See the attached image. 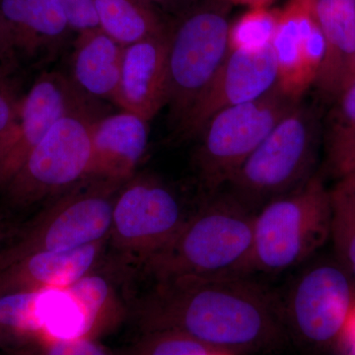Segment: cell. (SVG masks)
Returning a JSON list of instances; mask_svg holds the SVG:
<instances>
[{
	"label": "cell",
	"mask_w": 355,
	"mask_h": 355,
	"mask_svg": "<svg viewBox=\"0 0 355 355\" xmlns=\"http://www.w3.org/2000/svg\"><path fill=\"white\" fill-rule=\"evenodd\" d=\"M330 190L315 173L263 205L254 228V273H279L309 260L331 238Z\"/></svg>",
	"instance_id": "5"
},
{
	"label": "cell",
	"mask_w": 355,
	"mask_h": 355,
	"mask_svg": "<svg viewBox=\"0 0 355 355\" xmlns=\"http://www.w3.org/2000/svg\"><path fill=\"white\" fill-rule=\"evenodd\" d=\"M280 301L284 324L301 342L321 347L343 334L355 286L338 260L317 261L298 273Z\"/></svg>",
	"instance_id": "10"
},
{
	"label": "cell",
	"mask_w": 355,
	"mask_h": 355,
	"mask_svg": "<svg viewBox=\"0 0 355 355\" xmlns=\"http://www.w3.org/2000/svg\"><path fill=\"white\" fill-rule=\"evenodd\" d=\"M319 139L317 109L299 102L243 163L226 191L258 212L315 174Z\"/></svg>",
	"instance_id": "4"
},
{
	"label": "cell",
	"mask_w": 355,
	"mask_h": 355,
	"mask_svg": "<svg viewBox=\"0 0 355 355\" xmlns=\"http://www.w3.org/2000/svg\"><path fill=\"white\" fill-rule=\"evenodd\" d=\"M277 85V60L272 44L256 51L230 50L177 128L178 133L183 139L197 137L218 112L258 99Z\"/></svg>",
	"instance_id": "11"
},
{
	"label": "cell",
	"mask_w": 355,
	"mask_h": 355,
	"mask_svg": "<svg viewBox=\"0 0 355 355\" xmlns=\"http://www.w3.org/2000/svg\"><path fill=\"white\" fill-rule=\"evenodd\" d=\"M65 289L83 313L89 338L96 340L125 316V306L113 284L102 275L89 273Z\"/></svg>",
	"instance_id": "21"
},
{
	"label": "cell",
	"mask_w": 355,
	"mask_h": 355,
	"mask_svg": "<svg viewBox=\"0 0 355 355\" xmlns=\"http://www.w3.org/2000/svg\"><path fill=\"white\" fill-rule=\"evenodd\" d=\"M256 214L227 191H217L137 270L154 282L249 277L254 273Z\"/></svg>",
	"instance_id": "2"
},
{
	"label": "cell",
	"mask_w": 355,
	"mask_h": 355,
	"mask_svg": "<svg viewBox=\"0 0 355 355\" xmlns=\"http://www.w3.org/2000/svg\"><path fill=\"white\" fill-rule=\"evenodd\" d=\"M93 114H69L51 128L2 190L14 209L58 197L85 179L91 158Z\"/></svg>",
	"instance_id": "8"
},
{
	"label": "cell",
	"mask_w": 355,
	"mask_h": 355,
	"mask_svg": "<svg viewBox=\"0 0 355 355\" xmlns=\"http://www.w3.org/2000/svg\"><path fill=\"white\" fill-rule=\"evenodd\" d=\"M354 79H355V62H354V72H352V79H350L349 83H352V81H354ZM349 84H347V85H349Z\"/></svg>",
	"instance_id": "36"
},
{
	"label": "cell",
	"mask_w": 355,
	"mask_h": 355,
	"mask_svg": "<svg viewBox=\"0 0 355 355\" xmlns=\"http://www.w3.org/2000/svg\"><path fill=\"white\" fill-rule=\"evenodd\" d=\"M123 182L87 177L44 207L0 247V270L28 254L62 252L109 238Z\"/></svg>",
	"instance_id": "3"
},
{
	"label": "cell",
	"mask_w": 355,
	"mask_h": 355,
	"mask_svg": "<svg viewBox=\"0 0 355 355\" xmlns=\"http://www.w3.org/2000/svg\"><path fill=\"white\" fill-rule=\"evenodd\" d=\"M153 1L159 2V3L165 4V6H170V4L176 3L178 0H153Z\"/></svg>",
	"instance_id": "34"
},
{
	"label": "cell",
	"mask_w": 355,
	"mask_h": 355,
	"mask_svg": "<svg viewBox=\"0 0 355 355\" xmlns=\"http://www.w3.org/2000/svg\"><path fill=\"white\" fill-rule=\"evenodd\" d=\"M331 104L324 153L327 172L338 181L355 172V79Z\"/></svg>",
	"instance_id": "20"
},
{
	"label": "cell",
	"mask_w": 355,
	"mask_h": 355,
	"mask_svg": "<svg viewBox=\"0 0 355 355\" xmlns=\"http://www.w3.org/2000/svg\"><path fill=\"white\" fill-rule=\"evenodd\" d=\"M28 27L40 41L60 38L69 27L58 0H26Z\"/></svg>",
	"instance_id": "26"
},
{
	"label": "cell",
	"mask_w": 355,
	"mask_h": 355,
	"mask_svg": "<svg viewBox=\"0 0 355 355\" xmlns=\"http://www.w3.org/2000/svg\"><path fill=\"white\" fill-rule=\"evenodd\" d=\"M212 355H227V354H220V352H214V354H212Z\"/></svg>",
	"instance_id": "37"
},
{
	"label": "cell",
	"mask_w": 355,
	"mask_h": 355,
	"mask_svg": "<svg viewBox=\"0 0 355 355\" xmlns=\"http://www.w3.org/2000/svg\"><path fill=\"white\" fill-rule=\"evenodd\" d=\"M279 10L250 9L229 30L230 50L256 51L272 44Z\"/></svg>",
	"instance_id": "24"
},
{
	"label": "cell",
	"mask_w": 355,
	"mask_h": 355,
	"mask_svg": "<svg viewBox=\"0 0 355 355\" xmlns=\"http://www.w3.org/2000/svg\"><path fill=\"white\" fill-rule=\"evenodd\" d=\"M84 94L73 81L58 72H44L25 95L21 108L18 135L0 162V189L15 175L51 128L73 114H92Z\"/></svg>",
	"instance_id": "12"
},
{
	"label": "cell",
	"mask_w": 355,
	"mask_h": 355,
	"mask_svg": "<svg viewBox=\"0 0 355 355\" xmlns=\"http://www.w3.org/2000/svg\"><path fill=\"white\" fill-rule=\"evenodd\" d=\"M125 46L102 29L80 32L72 53L73 83L85 94L116 105Z\"/></svg>",
	"instance_id": "17"
},
{
	"label": "cell",
	"mask_w": 355,
	"mask_h": 355,
	"mask_svg": "<svg viewBox=\"0 0 355 355\" xmlns=\"http://www.w3.org/2000/svg\"><path fill=\"white\" fill-rule=\"evenodd\" d=\"M51 291L0 293V350L34 345L43 338Z\"/></svg>",
	"instance_id": "19"
},
{
	"label": "cell",
	"mask_w": 355,
	"mask_h": 355,
	"mask_svg": "<svg viewBox=\"0 0 355 355\" xmlns=\"http://www.w3.org/2000/svg\"><path fill=\"white\" fill-rule=\"evenodd\" d=\"M169 36L154 37L125 46L116 106L153 120L169 99Z\"/></svg>",
	"instance_id": "13"
},
{
	"label": "cell",
	"mask_w": 355,
	"mask_h": 355,
	"mask_svg": "<svg viewBox=\"0 0 355 355\" xmlns=\"http://www.w3.org/2000/svg\"><path fill=\"white\" fill-rule=\"evenodd\" d=\"M188 216L181 198L164 182L150 175L133 176L114 200L109 245L123 265L139 268Z\"/></svg>",
	"instance_id": "7"
},
{
	"label": "cell",
	"mask_w": 355,
	"mask_h": 355,
	"mask_svg": "<svg viewBox=\"0 0 355 355\" xmlns=\"http://www.w3.org/2000/svg\"><path fill=\"white\" fill-rule=\"evenodd\" d=\"M148 123L128 111L96 119L91 123V158L86 178L125 183L133 177L148 144Z\"/></svg>",
	"instance_id": "14"
},
{
	"label": "cell",
	"mask_w": 355,
	"mask_h": 355,
	"mask_svg": "<svg viewBox=\"0 0 355 355\" xmlns=\"http://www.w3.org/2000/svg\"><path fill=\"white\" fill-rule=\"evenodd\" d=\"M313 19L311 0H291L279 10L272 46L277 67V86L294 100H301L312 80L306 72L302 36Z\"/></svg>",
	"instance_id": "18"
},
{
	"label": "cell",
	"mask_w": 355,
	"mask_h": 355,
	"mask_svg": "<svg viewBox=\"0 0 355 355\" xmlns=\"http://www.w3.org/2000/svg\"><path fill=\"white\" fill-rule=\"evenodd\" d=\"M17 135L18 133H15V135H8V137H0V162H1L2 159L6 157L9 149L13 146L14 142L17 139Z\"/></svg>",
	"instance_id": "32"
},
{
	"label": "cell",
	"mask_w": 355,
	"mask_h": 355,
	"mask_svg": "<svg viewBox=\"0 0 355 355\" xmlns=\"http://www.w3.org/2000/svg\"><path fill=\"white\" fill-rule=\"evenodd\" d=\"M8 355H39L38 350L36 349V345H30L26 347H17V349L6 350Z\"/></svg>",
	"instance_id": "33"
},
{
	"label": "cell",
	"mask_w": 355,
	"mask_h": 355,
	"mask_svg": "<svg viewBox=\"0 0 355 355\" xmlns=\"http://www.w3.org/2000/svg\"><path fill=\"white\" fill-rule=\"evenodd\" d=\"M14 62H0V137L18 133L21 108L24 96L10 77Z\"/></svg>",
	"instance_id": "27"
},
{
	"label": "cell",
	"mask_w": 355,
	"mask_h": 355,
	"mask_svg": "<svg viewBox=\"0 0 355 355\" xmlns=\"http://www.w3.org/2000/svg\"><path fill=\"white\" fill-rule=\"evenodd\" d=\"M65 14L69 27L79 32L99 29L94 0H58Z\"/></svg>",
	"instance_id": "29"
},
{
	"label": "cell",
	"mask_w": 355,
	"mask_h": 355,
	"mask_svg": "<svg viewBox=\"0 0 355 355\" xmlns=\"http://www.w3.org/2000/svg\"><path fill=\"white\" fill-rule=\"evenodd\" d=\"M3 227H2L1 220H0V247H1L2 240H3Z\"/></svg>",
	"instance_id": "35"
},
{
	"label": "cell",
	"mask_w": 355,
	"mask_h": 355,
	"mask_svg": "<svg viewBox=\"0 0 355 355\" xmlns=\"http://www.w3.org/2000/svg\"><path fill=\"white\" fill-rule=\"evenodd\" d=\"M231 2L239 6L249 7L250 9L268 8L275 0H230Z\"/></svg>",
	"instance_id": "31"
},
{
	"label": "cell",
	"mask_w": 355,
	"mask_h": 355,
	"mask_svg": "<svg viewBox=\"0 0 355 355\" xmlns=\"http://www.w3.org/2000/svg\"><path fill=\"white\" fill-rule=\"evenodd\" d=\"M35 345L39 355H112L106 347L94 338L55 340L44 338Z\"/></svg>",
	"instance_id": "28"
},
{
	"label": "cell",
	"mask_w": 355,
	"mask_h": 355,
	"mask_svg": "<svg viewBox=\"0 0 355 355\" xmlns=\"http://www.w3.org/2000/svg\"><path fill=\"white\" fill-rule=\"evenodd\" d=\"M331 238L336 260L355 286V172L338 180L330 190Z\"/></svg>",
	"instance_id": "23"
},
{
	"label": "cell",
	"mask_w": 355,
	"mask_h": 355,
	"mask_svg": "<svg viewBox=\"0 0 355 355\" xmlns=\"http://www.w3.org/2000/svg\"><path fill=\"white\" fill-rule=\"evenodd\" d=\"M132 314L141 333L178 331L227 355L268 349L286 326L280 299L250 277L158 280Z\"/></svg>",
	"instance_id": "1"
},
{
	"label": "cell",
	"mask_w": 355,
	"mask_h": 355,
	"mask_svg": "<svg viewBox=\"0 0 355 355\" xmlns=\"http://www.w3.org/2000/svg\"><path fill=\"white\" fill-rule=\"evenodd\" d=\"M324 38V55L315 85L333 102L352 79L355 62V0H311Z\"/></svg>",
	"instance_id": "16"
},
{
	"label": "cell",
	"mask_w": 355,
	"mask_h": 355,
	"mask_svg": "<svg viewBox=\"0 0 355 355\" xmlns=\"http://www.w3.org/2000/svg\"><path fill=\"white\" fill-rule=\"evenodd\" d=\"M301 100L275 86L265 95L214 114L198 133L193 155L198 181L209 195L223 190L243 163Z\"/></svg>",
	"instance_id": "6"
},
{
	"label": "cell",
	"mask_w": 355,
	"mask_h": 355,
	"mask_svg": "<svg viewBox=\"0 0 355 355\" xmlns=\"http://www.w3.org/2000/svg\"><path fill=\"white\" fill-rule=\"evenodd\" d=\"M229 30L225 14L210 7L191 14L169 37L167 106L176 128L227 57Z\"/></svg>",
	"instance_id": "9"
},
{
	"label": "cell",
	"mask_w": 355,
	"mask_h": 355,
	"mask_svg": "<svg viewBox=\"0 0 355 355\" xmlns=\"http://www.w3.org/2000/svg\"><path fill=\"white\" fill-rule=\"evenodd\" d=\"M109 238L62 252L28 254L0 270V293L67 288L94 272Z\"/></svg>",
	"instance_id": "15"
},
{
	"label": "cell",
	"mask_w": 355,
	"mask_h": 355,
	"mask_svg": "<svg viewBox=\"0 0 355 355\" xmlns=\"http://www.w3.org/2000/svg\"><path fill=\"white\" fill-rule=\"evenodd\" d=\"M15 46L6 20L0 13V62H13Z\"/></svg>",
	"instance_id": "30"
},
{
	"label": "cell",
	"mask_w": 355,
	"mask_h": 355,
	"mask_svg": "<svg viewBox=\"0 0 355 355\" xmlns=\"http://www.w3.org/2000/svg\"><path fill=\"white\" fill-rule=\"evenodd\" d=\"M141 334L125 355H212L216 352L178 331H153Z\"/></svg>",
	"instance_id": "25"
},
{
	"label": "cell",
	"mask_w": 355,
	"mask_h": 355,
	"mask_svg": "<svg viewBox=\"0 0 355 355\" xmlns=\"http://www.w3.org/2000/svg\"><path fill=\"white\" fill-rule=\"evenodd\" d=\"M100 29L128 46L165 35L155 14L140 0H94Z\"/></svg>",
	"instance_id": "22"
}]
</instances>
